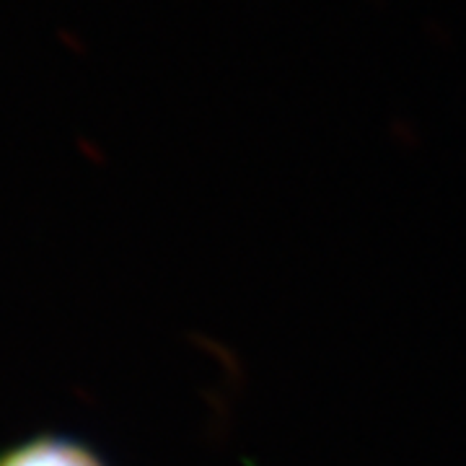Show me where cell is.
I'll return each instance as SVG.
<instances>
[{"mask_svg":"<svg viewBox=\"0 0 466 466\" xmlns=\"http://www.w3.org/2000/svg\"><path fill=\"white\" fill-rule=\"evenodd\" d=\"M0 466H106L94 449L63 435H36L0 451Z\"/></svg>","mask_w":466,"mask_h":466,"instance_id":"cell-1","label":"cell"}]
</instances>
